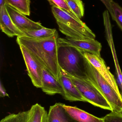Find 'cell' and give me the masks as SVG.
I'll return each mask as SVG.
<instances>
[{
	"instance_id": "obj_26",
	"label": "cell",
	"mask_w": 122,
	"mask_h": 122,
	"mask_svg": "<svg viewBox=\"0 0 122 122\" xmlns=\"http://www.w3.org/2000/svg\"><path fill=\"white\" fill-rule=\"evenodd\" d=\"M6 4L5 0H0V8L5 6Z\"/></svg>"
},
{
	"instance_id": "obj_14",
	"label": "cell",
	"mask_w": 122,
	"mask_h": 122,
	"mask_svg": "<svg viewBox=\"0 0 122 122\" xmlns=\"http://www.w3.org/2000/svg\"><path fill=\"white\" fill-rule=\"evenodd\" d=\"M63 106L68 114L77 122H104L103 118H99L76 107Z\"/></svg>"
},
{
	"instance_id": "obj_19",
	"label": "cell",
	"mask_w": 122,
	"mask_h": 122,
	"mask_svg": "<svg viewBox=\"0 0 122 122\" xmlns=\"http://www.w3.org/2000/svg\"><path fill=\"white\" fill-rule=\"evenodd\" d=\"M68 6L73 13L81 19L84 16V6L81 0H66Z\"/></svg>"
},
{
	"instance_id": "obj_22",
	"label": "cell",
	"mask_w": 122,
	"mask_h": 122,
	"mask_svg": "<svg viewBox=\"0 0 122 122\" xmlns=\"http://www.w3.org/2000/svg\"><path fill=\"white\" fill-rule=\"evenodd\" d=\"M52 6H55L61 9L67 13L75 17H78L73 13L67 3L66 0H47Z\"/></svg>"
},
{
	"instance_id": "obj_10",
	"label": "cell",
	"mask_w": 122,
	"mask_h": 122,
	"mask_svg": "<svg viewBox=\"0 0 122 122\" xmlns=\"http://www.w3.org/2000/svg\"><path fill=\"white\" fill-rule=\"evenodd\" d=\"M59 81L64 90L63 97L66 100L70 102H87L70 78L61 71V75Z\"/></svg>"
},
{
	"instance_id": "obj_21",
	"label": "cell",
	"mask_w": 122,
	"mask_h": 122,
	"mask_svg": "<svg viewBox=\"0 0 122 122\" xmlns=\"http://www.w3.org/2000/svg\"><path fill=\"white\" fill-rule=\"evenodd\" d=\"M111 2L114 15V20L122 30V8L113 0H111Z\"/></svg>"
},
{
	"instance_id": "obj_20",
	"label": "cell",
	"mask_w": 122,
	"mask_h": 122,
	"mask_svg": "<svg viewBox=\"0 0 122 122\" xmlns=\"http://www.w3.org/2000/svg\"><path fill=\"white\" fill-rule=\"evenodd\" d=\"M28 110L17 114L9 115L1 119L0 122H28Z\"/></svg>"
},
{
	"instance_id": "obj_12",
	"label": "cell",
	"mask_w": 122,
	"mask_h": 122,
	"mask_svg": "<svg viewBox=\"0 0 122 122\" xmlns=\"http://www.w3.org/2000/svg\"><path fill=\"white\" fill-rule=\"evenodd\" d=\"M0 27L1 31L9 37L25 36L24 33L13 23L5 5L0 8Z\"/></svg>"
},
{
	"instance_id": "obj_23",
	"label": "cell",
	"mask_w": 122,
	"mask_h": 122,
	"mask_svg": "<svg viewBox=\"0 0 122 122\" xmlns=\"http://www.w3.org/2000/svg\"><path fill=\"white\" fill-rule=\"evenodd\" d=\"M102 118L104 122H122V112L111 111Z\"/></svg>"
},
{
	"instance_id": "obj_16",
	"label": "cell",
	"mask_w": 122,
	"mask_h": 122,
	"mask_svg": "<svg viewBox=\"0 0 122 122\" xmlns=\"http://www.w3.org/2000/svg\"><path fill=\"white\" fill-rule=\"evenodd\" d=\"M28 122H48V113L39 104L32 105L28 110Z\"/></svg>"
},
{
	"instance_id": "obj_2",
	"label": "cell",
	"mask_w": 122,
	"mask_h": 122,
	"mask_svg": "<svg viewBox=\"0 0 122 122\" xmlns=\"http://www.w3.org/2000/svg\"><path fill=\"white\" fill-rule=\"evenodd\" d=\"M51 9L59 31L67 38L77 40L95 39V34L79 18L56 6H52Z\"/></svg>"
},
{
	"instance_id": "obj_17",
	"label": "cell",
	"mask_w": 122,
	"mask_h": 122,
	"mask_svg": "<svg viewBox=\"0 0 122 122\" xmlns=\"http://www.w3.org/2000/svg\"><path fill=\"white\" fill-rule=\"evenodd\" d=\"M55 29H50L44 27L41 29L22 31L25 36L32 38L41 39L49 38L53 36L57 32Z\"/></svg>"
},
{
	"instance_id": "obj_5",
	"label": "cell",
	"mask_w": 122,
	"mask_h": 122,
	"mask_svg": "<svg viewBox=\"0 0 122 122\" xmlns=\"http://www.w3.org/2000/svg\"><path fill=\"white\" fill-rule=\"evenodd\" d=\"M65 74L70 78L87 102L102 109L112 111L111 106L106 100L88 79H77Z\"/></svg>"
},
{
	"instance_id": "obj_3",
	"label": "cell",
	"mask_w": 122,
	"mask_h": 122,
	"mask_svg": "<svg viewBox=\"0 0 122 122\" xmlns=\"http://www.w3.org/2000/svg\"><path fill=\"white\" fill-rule=\"evenodd\" d=\"M58 59L62 71L75 78L88 79L83 52L73 46H59Z\"/></svg>"
},
{
	"instance_id": "obj_15",
	"label": "cell",
	"mask_w": 122,
	"mask_h": 122,
	"mask_svg": "<svg viewBox=\"0 0 122 122\" xmlns=\"http://www.w3.org/2000/svg\"><path fill=\"white\" fill-rule=\"evenodd\" d=\"M105 28L106 37L107 39V42L110 46L112 53L114 57L117 76V81L119 89L120 95L122 99V73L121 69L120 67L118 60H117L116 51H115L114 46L112 33V32L111 26L110 25H107L105 26Z\"/></svg>"
},
{
	"instance_id": "obj_9",
	"label": "cell",
	"mask_w": 122,
	"mask_h": 122,
	"mask_svg": "<svg viewBox=\"0 0 122 122\" xmlns=\"http://www.w3.org/2000/svg\"><path fill=\"white\" fill-rule=\"evenodd\" d=\"M5 7L13 23L21 31L38 30L43 28L41 23L33 21L6 4Z\"/></svg>"
},
{
	"instance_id": "obj_13",
	"label": "cell",
	"mask_w": 122,
	"mask_h": 122,
	"mask_svg": "<svg viewBox=\"0 0 122 122\" xmlns=\"http://www.w3.org/2000/svg\"><path fill=\"white\" fill-rule=\"evenodd\" d=\"M48 122H77L66 111L63 104L57 103L51 106L48 114Z\"/></svg>"
},
{
	"instance_id": "obj_24",
	"label": "cell",
	"mask_w": 122,
	"mask_h": 122,
	"mask_svg": "<svg viewBox=\"0 0 122 122\" xmlns=\"http://www.w3.org/2000/svg\"><path fill=\"white\" fill-rule=\"evenodd\" d=\"M107 9V10L110 14L112 20H114V15L112 8L111 0H100Z\"/></svg>"
},
{
	"instance_id": "obj_7",
	"label": "cell",
	"mask_w": 122,
	"mask_h": 122,
	"mask_svg": "<svg viewBox=\"0 0 122 122\" xmlns=\"http://www.w3.org/2000/svg\"><path fill=\"white\" fill-rule=\"evenodd\" d=\"M58 43L59 46H73L82 52L101 56L100 52L102 47L101 44L95 39L77 40L67 37L59 38Z\"/></svg>"
},
{
	"instance_id": "obj_1",
	"label": "cell",
	"mask_w": 122,
	"mask_h": 122,
	"mask_svg": "<svg viewBox=\"0 0 122 122\" xmlns=\"http://www.w3.org/2000/svg\"><path fill=\"white\" fill-rule=\"evenodd\" d=\"M58 32L53 36L41 39L27 36L17 37L19 45L26 47L37 61L52 76L59 80L61 70L58 62Z\"/></svg>"
},
{
	"instance_id": "obj_6",
	"label": "cell",
	"mask_w": 122,
	"mask_h": 122,
	"mask_svg": "<svg viewBox=\"0 0 122 122\" xmlns=\"http://www.w3.org/2000/svg\"><path fill=\"white\" fill-rule=\"evenodd\" d=\"M26 66L28 76L37 88L42 86V70L43 67L37 61L28 50L23 45H19Z\"/></svg>"
},
{
	"instance_id": "obj_18",
	"label": "cell",
	"mask_w": 122,
	"mask_h": 122,
	"mask_svg": "<svg viewBox=\"0 0 122 122\" xmlns=\"http://www.w3.org/2000/svg\"><path fill=\"white\" fill-rule=\"evenodd\" d=\"M6 3L25 15H30V0H5Z\"/></svg>"
},
{
	"instance_id": "obj_8",
	"label": "cell",
	"mask_w": 122,
	"mask_h": 122,
	"mask_svg": "<svg viewBox=\"0 0 122 122\" xmlns=\"http://www.w3.org/2000/svg\"><path fill=\"white\" fill-rule=\"evenodd\" d=\"M83 53L85 57L94 67L100 75L121 97L119 89L114 76L109 70L105 62L101 57V56L85 52Z\"/></svg>"
},
{
	"instance_id": "obj_25",
	"label": "cell",
	"mask_w": 122,
	"mask_h": 122,
	"mask_svg": "<svg viewBox=\"0 0 122 122\" xmlns=\"http://www.w3.org/2000/svg\"><path fill=\"white\" fill-rule=\"evenodd\" d=\"M0 96L1 97H9V95L6 93L5 90L4 89L3 85L0 83Z\"/></svg>"
},
{
	"instance_id": "obj_4",
	"label": "cell",
	"mask_w": 122,
	"mask_h": 122,
	"mask_svg": "<svg viewBox=\"0 0 122 122\" xmlns=\"http://www.w3.org/2000/svg\"><path fill=\"white\" fill-rule=\"evenodd\" d=\"M85 69L88 80L104 97L111 106L112 111L122 112V97L86 58Z\"/></svg>"
},
{
	"instance_id": "obj_11",
	"label": "cell",
	"mask_w": 122,
	"mask_h": 122,
	"mask_svg": "<svg viewBox=\"0 0 122 122\" xmlns=\"http://www.w3.org/2000/svg\"><path fill=\"white\" fill-rule=\"evenodd\" d=\"M42 86L41 88L42 91L48 95L59 94L63 96L64 90L59 80L44 68L42 69Z\"/></svg>"
}]
</instances>
